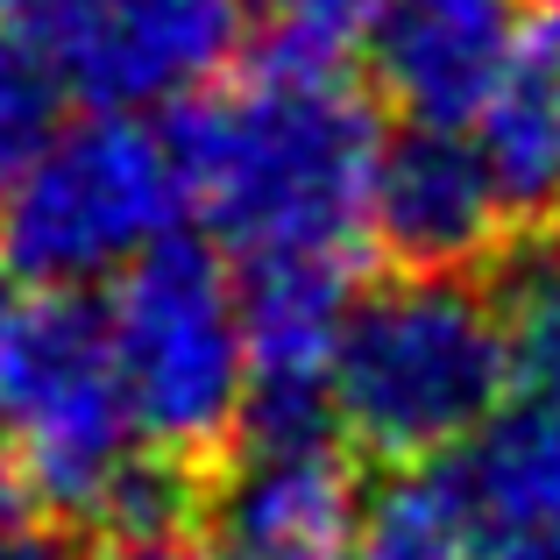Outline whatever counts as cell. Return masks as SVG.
Here are the masks:
<instances>
[{
	"label": "cell",
	"mask_w": 560,
	"mask_h": 560,
	"mask_svg": "<svg viewBox=\"0 0 560 560\" xmlns=\"http://www.w3.org/2000/svg\"><path fill=\"white\" fill-rule=\"evenodd\" d=\"M376 100L341 65L262 57L171 121L185 213L228 256H355L376 164Z\"/></svg>",
	"instance_id": "cell-1"
},
{
	"label": "cell",
	"mask_w": 560,
	"mask_h": 560,
	"mask_svg": "<svg viewBox=\"0 0 560 560\" xmlns=\"http://www.w3.org/2000/svg\"><path fill=\"white\" fill-rule=\"evenodd\" d=\"M504 313L462 270H397L348 291L327 362V425L362 462H440L504 405Z\"/></svg>",
	"instance_id": "cell-2"
},
{
	"label": "cell",
	"mask_w": 560,
	"mask_h": 560,
	"mask_svg": "<svg viewBox=\"0 0 560 560\" xmlns=\"http://www.w3.org/2000/svg\"><path fill=\"white\" fill-rule=\"evenodd\" d=\"M136 440L164 462L213 476L242 440L248 411V348L234 270L213 242L164 234L150 256L114 277L100 305Z\"/></svg>",
	"instance_id": "cell-3"
},
{
	"label": "cell",
	"mask_w": 560,
	"mask_h": 560,
	"mask_svg": "<svg viewBox=\"0 0 560 560\" xmlns=\"http://www.w3.org/2000/svg\"><path fill=\"white\" fill-rule=\"evenodd\" d=\"M185 191L171 136L142 114L57 128L50 150L0 199V270L36 291L114 284L136 256L178 234Z\"/></svg>",
	"instance_id": "cell-4"
},
{
	"label": "cell",
	"mask_w": 560,
	"mask_h": 560,
	"mask_svg": "<svg viewBox=\"0 0 560 560\" xmlns=\"http://www.w3.org/2000/svg\"><path fill=\"white\" fill-rule=\"evenodd\" d=\"M0 425L22 490H36L65 525H93L142 440L114 376L107 319L85 291H43L14 313L0 362Z\"/></svg>",
	"instance_id": "cell-5"
},
{
	"label": "cell",
	"mask_w": 560,
	"mask_h": 560,
	"mask_svg": "<svg viewBox=\"0 0 560 560\" xmlns=\"http://www.w3.org/2000/svg\"><path fill=\"white\" fill-rule=\"evenodd\" d=\"M14 28L50 57L65 93L107 114L185 107L242 65L248 0H8Z\"/></svg>",
	"instance_id": "cell-6"
},
{
	"label": "cell",
	"mask_w": 560,
	"mask_h": 560,
	"mask_svg": "<svg viewBox=\"0 0 560 560\" xmlns=\"http://www.w3.org/2000/svg\"><path fill=\"white\" fill-rule=\"evenodd\" d=\"M362 248L390 256V270H476L511 248V213L490 185V164L468 128L405 121L376 142Z\"/></svg>",
	"instance_id": "cell-7"
},
{
	"label": "cell",
	"mask_w": 560,
	"mask_h": 560,
	"mask_svg": "<svg viewBox=\"0 0 560 560\" xmlns=\"http://www.w3.org/2000/svg\"><path fill=\"white\" fill-rule=\"evenodd\" d=\"M539 28V0H383L362 50L376 100L425 128H468Z\"/></svg>",
	"instance_id": "cell-8"
},
{
	"label": "cell",
	"mask_w": 560,
	"mask_h": 560,
	"mask_svg": "<svg viewBox=\"0 0 560 560\" xmlns=\"http://www.w3.org/2000/svg\"><path fill=\"white\" fill-rule=\"evenodd\" d=\"M433 468L468 560H560V405H497Z\"/></svg>",
	"instance_id": "cell-9"
},
{
	"label": "cell",
	"mask_w": 560,
	"mask_h": 560,
	"mask_svg": "<svg viewBox=\"0 0 560 560\" xmlns=\"http://www.w3.org/2000/svg\"><path fill=\"white\" fill-rule=\"evenodd\" d=\"M476 150L490 164V185L511 213V242L518 234H560V22L539 14L533 43L490 107L476 114Z\"/></svg>",
	"instance_id": "cell-10"
},
{
	"label": "cell",
	"mask_w": 560,
	"mask_h": 560,
	"mask_svg": "<svg viewBox=\"0 0 560 560\" xmlns=\"http://www.w3.org/2000/svg\"><path fill=\"white\" fill-rule=\"evenodd\" d=\"M504 341H511V376L539 397L560 405V234H518L504 256Z\"/></svg>",
	"instance_id": "cell-11"
},
{
	"label": "cell",
	"mask_w": 560,
	"mask_h": 560,
	"mask_svg": "<svg viewBox=\"0 0 560 560\" xmlns=\"http://www.w3.org/2000/svg\"><path fill=\"white\" fill-rule=\"evenodd\" d=\"M57 128H65V79H57L50 57L0 14V199H8L14 178L50 150Z\"/></svg>",
	"instance_id": "cell-12"
},
{
	"label": "cell",
	"mask_w": 560,
	"mask_h": 560,
	"mask_svg": "<svg viewBox=\"0 0 560 560\" xmlns=\"http://www.w3.org/2000/svg\"><path fill=\"white\" fill-rule=\"evenodd\" d=\"M270 36V57L291 65H341L348 50H362L383 0H248Z\"/></svg>",
	"instance_id": "cell-13"
},
{
	"label": "cell",
	"mask_w": 560,
	"mask_h": 560,
	"mask_svg": "<svg viewBox=\"0 0 560 560\" xmlns=\"http://www.w3.org/2000/svg\"><path fill=\"white\" fill-rule=\"evenodd\" d=\"M0 560H79V539H71L65 525L8 518V525H0Z\"/></svg>",
	"instance_id": "cell-14"
},
{
	"label": "cell",
	"mask_w": 560,
	"mask_h": 560,
	"mask_svg": "<svg viewBox=\"0 0 560 560\" xmlns=\"http://www.w3.org/2000/svg\"><path fill=\"white\" fill-rule=\"evenodd\" d=\"M107 560H199L191 539H114Z\"/></svg>",
	"instance_id": "cell-15"
},
{
	"label": "cell",
	"mask_w": 560,
	"mask_h": 560,
	"mask_svg": "<svg viewBox=\"0 0 560 560\" xmlns=\"http://www.w3.org/2000/svg\"><path fill=\"white\" fill-rule=\"evenodd\" d=\"M8 518H22V476H14V462L0 454V525Z\"/></svg>",
	"instance_id": "cell-16"
},
{
	"label": "cell",
	"mask_w": 560,
	"mask_h": 560,
	"mask_svg": "<svg viewBox=\"0 0 560 560\" xmlns=\"http://www.w3.org/2000/svg\"><path fill=\"white\" fill-rule=\"evenodd\" d=\"M14 313H22V305H14V277L0 270V362H8V334H14Z\"/></svg>",
	"instance_id": "cell-17"
},
{
	"label": "cell",
	"mask_w": 560,
	"mask_h": 560,
	"mask_svg": "<svg viewBox=\"0 0 560 560\" xmlns=\"http://www.w3.org/2000/svg\"><path fill=\"white\" fill-rule=\"evenodd\" d=\"M220 560H256V553H220ZM291 560H355V553H291Z\"/></svg>",
	"instance_id": "cell-18"
},
{
	"label": "cell",
	"mask_w": 560,
	"mask_h": 560,
	"mask_svg": "<svg viewBox=\"0 0 560 560\" xmlns=\"http://www.w3.org/2000/svg\"><path fill=\"white\" fill-rule=\"evenodd\" d=\"M0 8H8V0H0Z\"/></svg>",
	"instance_id": "cell-19"
}]
</instances>
